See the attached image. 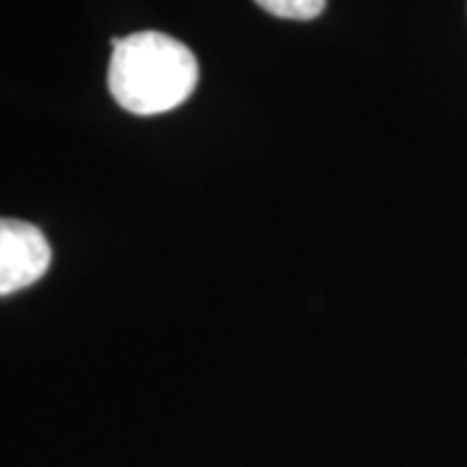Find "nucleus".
Instances as JSON below:
<instances>
[{"label":"nucleus","instance_id":"7ed1b4c3","mask_svg":"<svg viewBox=\"0 0 467 467\" xmlns=\"http://www.w3.org/2000/svg\"><path fill=\"white\" fill-rule=\"evenodd\" d=\"M263 11L291 21H312L325 11L327 0H254Z\"/></svg>","mask_w":467,"mask_h":467},{"label":"nucleus","instance_id":"f257e3e1","mask_svg":"<svg viewBox=\"0 0 467 467\" xmlns=\"http://www.w3.org/2000/svg\"><path fill=\"white\" fill-rule=\"evenodd\" d=\"M109 91L133 115H161L177 109L198 86V60L187 45L161 32H138L112 39Z\"/></svg>","mask_w":467,"mask_h":467},{"label":"nucleus","instance_id":"f03ea898","mask_svg":"<svg viewBox=\"0 0 467 467\" xmlns=\"http://www.w3.org/2000/svg\"><path fill=\"white\" fill-rule=\"evenodd\" d=\"M45 234L18 218H0V296L34 285L50 267Z\"/></svg>","mask_w":467,"mask_h":467}]
</instances>
